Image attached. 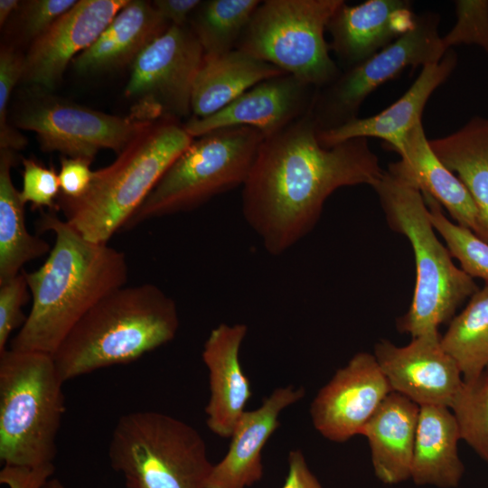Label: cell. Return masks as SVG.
<instances>
[{"label": "cell", "instance_id": "6da1fadb", "mask_svg": "<svg viewBox=\"0 0 488 488\" xmlns=\"http://www.w3.org/2000/svg\"><path fill=\"white\" fill-rule=\"evenodd\" d=\"M383 172L367 138L322 145L309 112L262 141L242 185V213L266 250L278 256L313 230L334 191L372 187Z\"/></svg>", "mask_w": 488, "mask_h": 488}, {"label": "cell", "instance_id": "7a4b0ae2", "mask_svg": "<svg viewBox=\"0 0 488 488\" xmlns=\"http://www.w3.org/2000/svg\"><path fill=\"white\" fill-rule=\"evenodd\" d=\"M37 225L54 245L38 269L23 270L33 303L10 349L52 355L89 310L126 286L128 265L124 252L86 239L54 212L42 211Z\"/></svg>", "mask_w": 488, "mask_h": 488}, {"label": "cell", "instance_id": "3957f363", "mask_svg": "<svg viewBox=\"0 0 488 488\" xmlns=\"http://www.w3.org/2000/svg\"><path fill=\"white\" fill-rule=\"evenodd\" d=\"M180 325L177 305L159 286H124L99 301L52 354L64 381L132 362L171 342Z\"/></svg>", "mask_w": 488, "mask_h": 488}, {"label": "cell", "instance_id": "277c9868", "mask_svg": "<svg viewBox=\"0 0 488 488\" xmlns=\"http://www.w3.org/2000/svg\"><path fill=\"white\" fill-rule=\"evenodd\" d=\"M193 138L175 117H163L137 135L108 165L93 171L87 192L60 195L57 210L86 239L108 243Z\"/></svg>", "mask_w": 488, "mask_h": 488}, {"label": "cell", "instance_id": "5b68a950", "mask_svg": "<svg viewBox=\"0 0 488 488\" xmlns=\"http://www.w3.org/2000/svg\"><path fill=\"white\" fill-rule=\"evenodd\" d=\"M372 188L389 228L408 239L414 254L413 297L408 312L397 320V328L412 338L436 332L479 287L438 239L418 189L387 170Z\"/></svg>", "mask_w": 488, "mask_h": 488}, {"label": "cell", "instance_id": "8992f818", "mask_svg": "<svg viewBox=\"0 0 488 488\" xmlns=\"http://www.w3.org/2000/svg\"><path fill=\"white\" fill-rule=\"evenodd\" d=\"M52 355L6 349L0 353V460L4 465L53 463L65 413Z\"/></svg>", "mask_w": 488, "mask_h": 488}, {"label": "cell", "instance_id": "52a82bcc", "mask_svg": "<svg viewBox=\"0 0 488 488\" xmlns=\"http://www.w3.org/2000/svg\"><path fill=\"white\" fill-rule=\"evenodd\" d=\"M126 488H206L213 465L202 435L167 414L138 410L117 420L108 446Z\"/></svg>", "mask_w": 488, "mask_h": 488}, {"label": "cell", "instance_id": "ba28073f", "mask_svg": "<svg viewBox=\"0 0 488 488\" xmlns=\"http://www.w3.org/2000/svg\"><path fill=\"white\" fill-rule=\"evenodd\" d=\"M264 138L256 128L238 126L193 140L164 172L124 230L146 220L192 211L243 185Z\"/></svg>", "mask_w": 488, "mask_h": 488}, {"label": "cell", "instance_id": "9c48e42d", "mask_svg": "<svg viewBox=\"0 0 488 488\" xmlns=\"http://www.w3.org/2000/svg\"><path fill=\"white\" fill-rule=\"evenodd\" d=\"M343 0H266L254 11L236 49L315 89L341 74L324 32Z\"/></svg>", "mask_w": 488, "mask_h": 488}, {"label": "cell", "instance_id": "30bf717a", "mask_svg": "<svg viewBox=\"0 0 488 488\" xmlns=\"http://www.w3.org/2000/svg\"><path fill=\"white\" fill-rule=\"evenodd\" d=\"M439 23V14L432 11L417 15L413 27L392 43L317 89L310 113L318 131L358 117L363 101L406 68L439 61L447 52L438 33Z\"/></svg>", "mask_w": 488, "mask_h": 488}, {"label": "cell", "instance_id": "8fae6325", "mask_svg": "<svg viewBox=\"0 0 488 488\" xmlns=\"http://www.w3.org/2000/svg\"><path fill=\"white\" fill-rule=\"evenodd\" d=\"M14 122L17 127L36 134L42 150L92 162L103 149L120 154L155 121L134 115H109L52 97H40L24 106Z\"/></svg>", "mask_w": 488, "mask_h": 488}, {"label": "cell", "instance_id": "7c38bea8", "mask_svg": "<svg viewBox=\"0 0 488 488\" xmlns=\"http://www.w3.org/2000/svg\"><path fill=\"white\" fill-rule=\"evenodd\" d=\"M203 57L190 25H170L132 62L125 94L161 116L186 117Z\"/></svg>", "mask_w": 488, "mask_h": 488}, {"label": "cell", "instance_id": "4fadbf2b", "mask_svg": "<svg viewBox=\"0 0 488 488\" xmlns=\"http://www.w3.org/2000/svg\"><path fill=\"white\" fill-rule=\"evenodd\" d=\"M375 357L356 353L318 391L310 407L314 428L326 439L343 443L361 432L391 392Z\"/></svg>", "mask_w": 488, "mask_h": 488}, {"label": "cell", "instance_id": "5bb4252c", "mask_svg": "<svg viewBox=\"0 0 488 488\" xmlns=\"http://www.w3.org/2000/svg\"><path fill=\"white\" fill-rule=\"evenodd\" d=\"M440 339L436 331L414 337L405 346H397L388 340L374 345L373 355L392 391L420 407L450 408L464 379Z\"/></svg>", "mask_w": 488, "mask_h": 488}, {"label": "cell", "instance_id": "9a60e30c", "mask_svg": "<svg viewBox=\"0 0 488 488\" xmlns=\"http://www.w3.org/2000/svg\"><path fill=\"white\" fill-rule=\"evenodd\" d=\"M318 89L290 74L260 81L205 117H191L183 127L192 137L216 129L249 127L269 137L311 111Z\"/></svg>", "mask_w": 488, "mask_h": 488}, {"label": "cell", "instance_id": "2e32d148", "mask_svg": "<svg viewBox=\"0 0 488 488\" xmlns=\"http://www.w3.org/2000/svg\"><path fill=\"white\" fill-rule=\"evenodd\" d=\"M129 0H80L44 33L23 57L22 79L52 89L68 64L91 46Z\"/></svg>", "mask_w": 488, "mask_h": 488}, {"label": "cell", "instance_id": "e0dca14e", "mask_svg": "<svg viewBox=\"0 0 488 488\" xmlns=\"http://www.w3.org/2000/svg\"><path fill=\"white\" fill-rule=\"evenodd\" d=\"M457 54L449 49L443 58L421 68L409 89L394 103L368 117H356L340 127L318 131V140L325 147L353 138H379L386 147L399 154L409 131L419 122L434 91L454 72Z\"/></svg>", "mask_w": 488, "mask_h": 488}, {"label": "cell", "instance_id": "ac0fdd59", "mask_svg": "<svg viewBox=\"0 0 488 488\" xmlns=\"http://www.w3.org/2000/svg\"><path fill=\"white\" fill-rule=\"evenodd\" d=\"M412 5L408 0L344 2L327 25L330 50L347 69L365 61L413 27L417 15Z\"/></svg>", "mask_w": 488, "mask_h": 488}, {"label": "cell", "instance_id": "d6986e66", "mask_svg": "<svg viewBox=\"0 0 488 488\" xmlns=\"http://www.w3.org/2000/svg\"><path fill=\"white\" fill-rule=\"evenodd\" d=\"M304 396L302 387L277 388L258 408L245 411L230 436L228 452L213 465L206 488H247L258 482L263 476L262 449L280 426V413Z\"/></svg>", "mask_w": 488, "mask_h": 488}, {"label": "cell", "instance_id": "ffe728a7", "mask_svg": "<svg viewBox=\"0 0 488 488\" xmlns=\"http://www.w3.org/2000/svg\"><path fill=\"white\" fill-rule=\"evenodd\" d=\"M248 332L244 324H220L213 328L202 353L209 371L211 396L205 408L210 430L230 437L252 397L249 378L239 361V350Z\"/></svg>", "mask_w": 488, "mask_h": 488}, {"label": "cell", "instance_id": "44dd1931", "mask_svg": "<svg viewBox=\"0 0 488 488\" xmlns=\"http://www.w3.org/2000/svg\"><path fill=\"white\" fill-rule=\"evenodd\" d=\"M399 160L389 163L388 172L418 189L446 208L455 223L477 236L480 215L469 192L432 150L422 121L408 134Z\"/></svg>", "mask_w": 488, "mask_h": 488}, {"label": "cell", "instance_id": "7402d4cb", "mask_svg": "<svg viewBox=\"0 0 488 488\" xmlns=\"http://www.w3.org/2000/svg\"><path fill=\"white\" fill-rule=\"evenodd\" d=\"M420 406L391 391L363 427L377 478L385 484L410 479Z\"/></svg>", "mask_w": 488, "mask_h": 488}, {"label": "cell", "instance_id": "603a6c76", "mask_svg": "<svg viewBox=\"0 0 488 488\" xmlns=\"http://www.w3.org/2000/svg\"><path fill=\"white\" fill-rule=\"evenodd\" d=\"M169 26L152 2L129 0L95 42L73 59V68L83 74L132 64L139 53Z\"/></svg>", "mask_w": 488, "mask_h": 488}, {"label": "cell", "instance_id": "cb8c5ba5", "mask_svg": "<svg viewBox=\"0 0 488 488\" xmlns=\"http://www.w3.org/2000/svg\"><path fill=\"white\" fill-rule=\"evenodd\" d=\"M460 439L458 423L449 408L421 406L410 479L418 485L456 487L465 472L457 450Z\"/></svg>", "mask_w": 488, "mask_h": 488}, {"label": "cell", "instance_id": "d4e9b609", "mask_svg": "<svg viewBox=\"0 0 488 488\" xmlns=\"http://www.w3.org/2000/svg\"><path fill=\"white\" fill-rule=\"evenodd\" d=\"M283 74L286 73L273 64L238 49L204 55L192 86L193 117L211 116L260 81Z\"/></svg>", "mask_w": 488, "mask_h": 488}, {"label": "cell", "instance_id": "484cf974", "mask_svg": "<svg viewBox=\"0 0 488 488\" xmlns=\"http://www.w3.org/2000/svg\"><path fill=\"white\" fill-rule=\"evenodd\" d=\"M432 150L469 192L488 243V117H474L456 131L429 140Z\"/></svg>", "mask_w": 488, "mask_h": 488}, {"label": "cell", "instance_id": "4316f807", "mask_svg": "<svg viewBox=\"0 0 488 488\" xmlns=\"http://www.w3.org/2000/svg\"><path fill=\"white\" fill-rule=\"evenodd\" d=\"M14 154L0 149V284L22 272L23 266L51 251L43 239L32 235L25 222V203L15 188L11 169Z\"/></svg>", "mask_w": 488, "mask_h": 488}, {"label": "cell", "instance_id": "83f0119b", "mask_svg": "<svg viewBox=\"0 0 488 488\" xmlns=\"http://www.w3.org/2000/svg\"><path fill=\"white\" fill-rule=\"evenodd\" d=\"M444 350L455 360L464 380L488 368V284L479 288L441 336Z\"/></svg>", "mask_w": 488, "mask_h": 488}, {"label": "cell", "instance_id": "f1b7e54d", "mask_svg": "<svg viewBox=\"0 0 488 488\" xmlns=\"http://www.w3.org/2000/svg\"><path fill=\"white\" fill-rule=\"evenodd\" d=\"M258 0H210L202 2L190 27L204 55H220L236 49Z\"/></svg>", "mask_w": 488, "mask_h": 488}, {"label": "cell", "instance_id": "f546056e", "mask_svg": "<svg viewBox=\"0 0 488 488\" xmlns=\"http://www.w3.org/2000/svg\"><path fill=\"white\" fill-rule=\"evenodd\" d=\"M461 439L488 464V372L464 380L450 408Z\"/></svg>", "mask_w": 488, "mask_h": 488}, {"label": "cell", "instance_id": "4dcf8cb0", "mask_svg": "<svg viewBox=\"0 0 488 488\" xmlns=\"http://www.w3.org/2000/svg\"><path fill=\"white\" fill-rule=\"evenodd\" d=\"M429 210V218L435 230L446 242L453 258L471 277L488 284V243L469 229L451 221L440 204L423 195Z\"/></svg>", "mask_w": 488, "mask_h": 488}, {"label": "cell", "instance_id": "1f68e13d", "mask_svg": "<svg viewBox=\"0 0 488 488\" xmlns=\"http://www.w3.org/2000/svg\"><path fill=\"white\" fill-rule=\"evenodd\" d=\"M455 7L456 22L442 36L445 50L471 44L488 53V0H456Z\"/></svg>", "mask_w": 488, "mask_h": 488}, {"label": "cell", "instance_id": "d6a6232c", "mask_svg": "<svg viewBox=\"0 0 488 488\" xmlns=\"http://www.w3.org/2000/svg\"><path fill=\"white\" fill-rule=\"evenodd\" d=\"M23 57L13 48L3 46L0 52V149L18 150L27 139L7 122L8 105L17 81L22 79Z\"/></svg>", "mask_w": 488, "mask_h": 488}, {"label": "cell", "instance_id": "836d02e7", "mask_svg": "<svg viewBox=\"0 0 488 488\" xmlns=\"http://www.w3.org/2000/svg\"><path fill=\"white\" fill-rule=\"evenodd\" d=\"M22 201L30 202L33 209L46 207L57 210L60 193L58 174L52 167H46L33 158L23 159Z\"/></svg>", "mask_w": 488, "mask_h": 488}, {"label": "cell", "instance_id": "e575fe53", "mask_svg": "<svg viewBox=\"0 0 488 488\" xmlns=\"http://www.w3.org/2000/svg\"><path fill=\"white\" fill-rule=\"evenodd\" d=\"M31 292L23 273L0 284V353L5 352L11 333L22 327L27 315L23 306L30 300Z\"/></svg>", "mask_w": 488, "mask_h": 488}, {"label": "cell", "instance_id": "d590c367", "mask_svg": "<svg viewBox=\"0 0 488 488\" xmlns=\"http://www.w3.org/2000/svg\"><path fill=\"white\" fill-rule=\"evenodd\" d=\"M77 0H30L21 8V33L33 42L44 33Z\"/></svg>", "mask_w": 488, "mask_h": 488}, {"label": "cell", "instance_id": "8d00e7d4", "mask_svg": "<svg viewBox=\"0 0 488 488\" xmlns=\"http://www.w3.org/2000/svg\"><path fill=\"white\" fill-rule=\"evenodd\" d=\"M90 164V161L83 158L63 156L61 159L58 173L61 195L76 199L87 192L93 175Z\"/></svg>", "mask_w": 488, "mask_h": 488}, {"label": "cell", "instance_id": "74e56055", "mask_svg": "<svg viewBox=\"0 0 488 488\" xmlns=\"http://www.w3.org/2000/svg\"><path fill=\"white\" fill-rule=\"evenodd\" d=\"M54 473L53 463L35 466L4 465L0 483L8 488H43Z\"/></svg>", "mask_w": 488, "mask_h": 488}, {"label": "cell", "instance_id": "f35d334b", "mask_svg": "<svg viewBox=\"0 0 488 488\" xmlns=\"http://www.w3.org/2000/svg\"><path fill=\"white\" fill-rule=\"evenodd\" d=\"M288 471L281 488H323L309 469L301 450H292L287 457Z\"/></svg>", "mask_w": 488, "mask_h": 488}, {"label": "cell", "instance_id": "ab89813d", "mask_svg": "<svg viewBox=\"0 0 488 488\" xmlns=\"http://www.w3.org/2000/svg\"><path fill=\"white\" fill-rule=\"evenodd\" d=\"M158 14L170 25H186L187 21L202 4L200 0H155L152 2Z\"/></svg>", "mask_w": 488, "mask_h": 488}, {"label": "cell", "instance_id": "60d3db41", "mask_svg": "<svg viewBox=\"0 0 488 488\" xmlns=\"http://www.w3.org/2000/svg\"><path fill=\"white\" fill-rule=\"evenodd\" d=\"M20 5L17 0H1L0 1V24L5 23L11 14Z\"/></svg>", "mask_w": 488, "mask_h": 488}, {"label": "cell", "instance_id": "b9f144b4", "mask_svg": "<svg viewBox=\"0 0 488 488\" xmlns=\"http://www.w3.org/2000/svg\"><path fill=\"white\" fill-rule=\"evenodd\" d=\"M43 488H66V486L60 480L52 478L47 482Z\"/></svg>", "mask_w": 488, "mask_h": 488}]
</instances>
